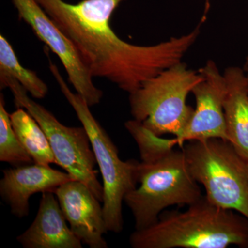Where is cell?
Wrapping results in <instances>:
<instances>
[{"instance_id": "13", "label": "cell", "mask_w": 248, "mask_h": 248, "mask_svg": "<svg viewBox=\"0 0 248 248\" xmlns=\"http://www.w3.org/2000/svg\"><path fill=\"white\" fill-rule=\"evenodd\" d=\"M227 90L223 108L229 141L248 161V78L246 70L229 66L224 73Z\"/></svg>"}, {"instance_id": "10", "label": "cell", "mask_w": 248, "mask_h": 248, "mask_svg": "<svg viewBox=\"0 0 248 248\" xmlns=\"http://www.w3.org/2000/svg\"><path fill=\"white\" fill-rule=\"evenodd\" d=\"M70 228L77 237L91 248H108L104 234L108 232L103 206L84 183L71 180L54 192Z\"/></svg>"}, {"instance_id": "15", "label": "cell", "mask_w": 248, "mask_h": 248, "mask_svg": "<svg viewBox=\"0 0 248 248\" xmlns=\"http://www.w3.org/2000/svg\"><path fill=\"white\" fill-rule=\"evenodd\" d=\"M0 76H8L17 81L35 99H43L48 87L37 73L21 64L7 39L0 35Z\"/></svg>"}, {"instance_id": "18", "label": "cell", "mask_w": 248, "mask_h": 248, "mask_svg": "<svg viewBox=\"0 0 248 248\" xmlns=\"http://www.w3.org/2000/svg\"><path fill=\"white\" fill-rule=\"evenodd\" d=\"M247 74H248V73H247Z\"/></svg>"}, {"instance_id": "11", "label": "cell", "mask_w": 248, "mask_h": 248, "mask_svg": "<svg viewBox=\"0 0 248 248\" xmlns=\"http://www.w3.org/2000/svg\"><path fill=\"white\" fill-rule=\"evenodd\" d=\"M0 196L9 205L11 213L19 218L29 214V199L36 193L55 192L65 183L76 180L68 174L50 166L27 164L2 170Z\"/></svg>"}, {"instance_id": "3", "label": "cell", "mask_w": 248, "mask_h": 248, "mask_svg": "<svg viewBox=\"0 0 248 248\" xmlns=\"http://www.w3.org/2000/svg\"><path fill=\"white\" fill-rule=\"evenodd\" d=\"M138 182L139 186L124 198L133 214L136 231L154 224L165 209L188 206L203 197L181 148L154 159L140 161Z\"/></svg>"}, {"instance_id": "1", "label": "cell", "mask_w": 248, "mask_h": 248, "mask_svg": "<svg viewBox=\"0 0 248 248\" xmlns=\"http://www.w3.org/2000/svg\"><path fill=\"white\" fill-rule=\"evenodd\" d=\"M71 40L93 78L115 84L128 94L164 70L182 62L197 42L204 24L194 30L153 45L122 40L110 27L114 11L125 0H35Z\"/></svg>"}, {"instance_id": "17", "label": "cell", "mask_w": 248, "mask_h": 248, "mask_svg": "<svg viewBox=\"0 0 248 248\" xmlns=\"http://www.w3.org/2000/svg\"><path fill=\"white\" fill-rule=\"evenodd\" d=\"M245 70H246V71L248 73V55L247 56V59H246V68H245Z\"/></svg>"}, {"instance_id": "7", "label": "cell", "mask_w": 248, "mask_h": 248, "mask_svg": "<svg viewBox=\"0 0 248 248\" xmlns=\"http://www.w3.org/2000/svg\"><path fill=\"white\" fill-rule=\"evenodd\" d=\"M1 89H10L15 106L27 110L40 124L48 138L56 164L86 184L99 202L104 200V188L97 179L96 161L87 132L84 127L63 125L43 106L29 95L22 85L14 78L0 76Z\"/></svg>"}, {"instance_id": "12", "label": "cell", "mask_w": 248, "mask_h": 248, "mask_svg": "<svg viewBox=\"0 0 248 248\" xmlns=\"http://www.w3.org/2000/svg\"><path fill=\"white\" fill-rule=\"evenodd\" d=\"M55 193H42L35 219L16 240L24 248H82V242L67 225Z\"/></svg>"}, {"instance_id": "16", "label": "cell", "mask_w": 248, "mask_h": 248, "mask_svg": "<svg viewBox=\"0 0 248 248\" xmlns=\"http://www.w3.org/2000/svg\"><path fill=\"white\" fill-rule=\"evenodd\" d=\"M0 161L14 166L34 163L15 132L2 94L0 96Z\"/></svg>"}, {"instance_id": "5", "label": "cell", "mask_w": 248, "mask_h": 248, "mask_svg": "<svg viewBox=\"0 0 248 248\" xmlns=\"http://www.w3.org/2000/svg\"><path fill=\"white\" fill-rule=\"evenodd\" d=\"M202 79L200 72L181 62L147 80L129 94L133 120L158 136L179 137L195 110L187 105V96Z\"/></svg>"}, {"instance_id": "2", "label": "cell", "mask_w": 248, "mask_h": 248, "mask_svg": "<svg viewBox=\"0 0 248 248\" xmlns=\"http://www.w3.org/2000/svg\"><path fill=\"white\" fill-rule=\"evenodd\" d=\"M129 243L133 248H248V219L203 195L185 211L163 212L154 224L135 230Z\"/></svg>"}, {"instance_id": "8", "label": "cell", "mask_w": 248, "mask_h": 248, "mask_svg": "<svg viewBox=\"0 0 248 248\" xmlns=\"http://www.w3.org/2000/svg\"><path fill=\"white\" fill-rule=\"evenodd\" d=\"M19 19L27 23L35 35L60 59L68 81L90 107L102 100L103 91L80 58L71 40L58 27L35 0H12Z\"/></svg>"}, {"instance_id": "4", "label": "cell", "mask_w": 248, "mask_h": 248, "mask_svg": "<svg viewBox=\"0 0 248 248\" xmlns=\"http://www.w3.org/2000/svg\"><path fill=\"white\" fill-rule=\"evenodd\" d=\"M49 68L62 94L71 104L89 135L94 157L103 179V210L108 232L118 234L124 229L122 204L138 185L137 160L122 161L108 134L96 120L84 98L68 87L56 65L49 60Z\"/></svg>"}, {"instance_id": "14", "label": "cell", "mask_w": 248, "mask_h": 248, "mask_svg": "<svg viewBox=\"0 0 248 248\" xmlns=\"http://www.w3.org/2000/svg\"><path fill=\"white\" fill-rule=\"evenodd\" d=\"M10 116L15 132L33 162L43 166L56 164L48 138L33 117L22 108H18Z\"/></svg>"}, {"instance_id": "6", "label": "cell", "mask_w": 248, "mask_h": 248, "mask_svg": "<svg viewBox=\"0 0 248 248\" xmlns=\"http://www.w3.org/2000/svg\"><path fill=\"white\" fill-rule=\"evenodd\" d=\"M181 148L192 177L203 186L206 198L248 219V160L231 142L221 139L193 140Z\"/></svg>"}, {"instance_id": "9", "label": "cell", "mask_w": 248, "mask_h": 248, "mask_svg": "<svg viewBox=\"0 0 248 248\" xmlns=\"http://www.w3.org/2000/svg\"><path fill=\"white\" fill-rule=\"evenodd\" d=\"M199 72L203 79L192 90L196 107L183 133L179 137L172 138L174 146L182 148L186 142L209 139H221L230 141L223 108L227 90L224 74L211 60Z\"/></svg>"}]
</instances>
